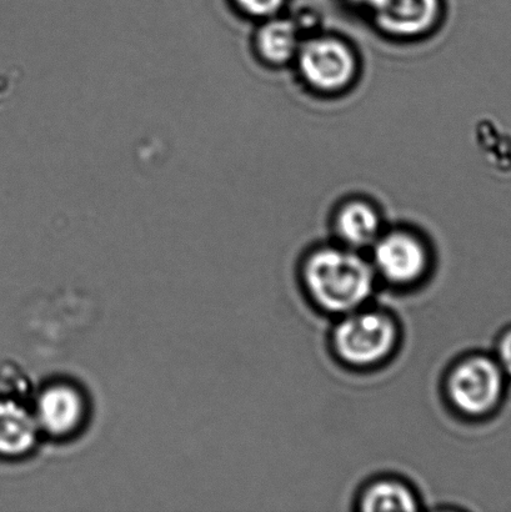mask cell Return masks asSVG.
<instances>
[{
    "mask_svg": "<svg viewBox=\"0 0 511 512\" xmlns=\"http://www.w3.org/2000/svg\"><path fill=\"white\" fill-rule=\"evenodd\" d=\"M258 49L269 63L284 64L298 54L299 28L289 19H273L258 33Z\"/></svg>",
    "mask_w": 511,
    "mask_h": 512,
    "instance_id": "cell-10",
    "label": "cell"
},
{
    "mask_svg": "<svg viewBox=\"0 0 511 512\" xmlns=\"http://www.w3.org/2000/svg\"><path fill=\"white\" fill-rule=\"evenodd\" d=\"M85 411L87 405L77 388L68 384H55L39 395L34 415L40 431L60 438L80 428Z\"/></svg>",
    "mask_w": 511,
    "mask_h": 512,
    "instance_id": "cell-6",
    "label": "cell"
},
{
    "mask_svg": "<svg viewBox=\"0 0 511 512\" xmlns=\"http://www.w3.org/2000/svg\"><path fill=\"white\" fill-rule=\"evenodd\" d=\"M375 273L394 285L413 284L428 266V253L417 237L407 232L382 235L373 244Z\"/></svg>",
    "mask_w": 511,
    "mask_h": 512,
    "instance_id": "cell-5",
    "label": "cell"
},
{
    "mask_svg": "<svg viewBox=\"0 0 511 512\" xmlns=\"http://www.w3.org/2000/svg\"><path fill=\"white\" fill-rule=\"evenodd\" d=\"M363 511H415L419 509L417 496L409 486L397 480H380L364 491L360 500Z\"/></svg>",
    "mask_w": 511,
    "mask_h": 512,
    "instance_id": "cell-11",
    "label": "cell"
},
{
    "mask_svg": "<svg viewBox=\"0 0 511 512\" xmlns=\"http://www.w3.org/2000/svg\"><path fill=\"white\" fill-rule=\"evenodd\" d=\"M243 12L253 17H272L282 9L285 0H235Z\"/></svg>",
    "mask_w": 511,
    "mask_h": 512,
    "instance_id": "cell-12",
    "label": "cell"
},
{
    "mask_svg": "<svg viewBox=\"0 0 511 512\" xmlns=\"http://www.w3.org/2000/svg\"><path fill=\"white\" fill-rule=\"evenodd\" d=\"M497 361L504 374L511 376V329L499 340Z\"/></svg>",
    "mask_w": 511,
    "mask_h": 512,
    "instance_id": "cell-13",
    "label": "cell"
},
{
    "mask_svg": "<svg viewBox=\"0 0 511 512\" xmlns=\"http://www.w3.org/2000/svg\"><path fill=\"white\" fill-rule=\"evenodd\" d=\"M505 375L497 360L475 355L454 366L448 394L460 413L482 416L497 408L503 398Z\"/></svg>",
    "mask_w": 511,
    "mask_h": 512,
    "instance_id": "cell-3",
    "label": "cell"
},
{
    "mask_svg": "<svg viewBox=\"0 0 511 512\" xmlns=\"http://www.w3.org/2000/svg\"><path fill=\"white\" fill-rule=\"evenodd\" d=\"M300 73L313 88L334 93L352 83L357 72V60L352 49L342 40L314 38L300 45Z\"/></svg>",
    "mask_w": 511,
    "mask_h": 512,
    "instance_id": "cell-4",
    "label": "cell"
},
{
    "mask_svg": "<svg viewBox=\"0 0 511 512\" xmlns=\"http://www.w3.org/2000/svg\"><path fill=\"white\" fill-rule=\"evenodd\" d=\"M337 233L350 249L367 248L380 237V218L372 205L364 202H352L340 210Z\"/></svg>",
    "mask_w": 511,
    "mask_h": 512,
    "instance_id": "cell-9",
    "label": "cell"
},
{
    "mask_svg": "<svg viewBox=\"0 0 511 512\" xmlns=\"http://www.w3.org/2000/svg\"><path fill=\"white\" fill-rule=\"evenodd\" d=\"M398 331L389 315L355 310L345 314L333 333L334 349L344 363L369 366L387 359L397 344Z\"/></svg>",
    "mask_w": 511,
    "mask_h": 512,
    "instance_id": "cell-2",
    "label": "cell"
},
{
    "mask_svg": "<svg viewBox=\"0 0 511 512\" xmlns=\"http://www.w3.org/2000/svg\"><path fill=\"white\" fill-rule=\"evenodd\" d=\"M39 426L34 413L13 399H0V456L18 458L37 443Z\"/></svg>",
    "mask_w": 511,
    "mask_h": 512,
    "instance_id": "cell-8",
    "label": "cell"
},
{
    "mask_svg": "<svg viewBox=\"0 0 511 512\" xmlns=\"http://www.w3.org/2000/svg\"><path fill=\"white\" fill-rule=\"evenodd\" d=\"M304 281L315 303L333 314L360 309L373 294V265L347 248H323L309 256Z\"/></svg>",
    "mask_w": 511,
    "mask_h": 512,
    "instance_id": "cell-1",
    "label": "cell"
},
{
    "mask_svg": "<svg viewBox=\"0 0 511 512\" xmlns=\"http://www.w3.org/2000/svg\"><path fill=\"white\" fill-rule=\"evenodd\" d=\"M375 9V18L384 32L410 37L433 27L440 3L439 0H382Z\"/></svg>",
    "mask_w": 511,
    "mask_h": 512,
    "instance_id": "cell-7",
    "label": "cell"
}]
</instances>
